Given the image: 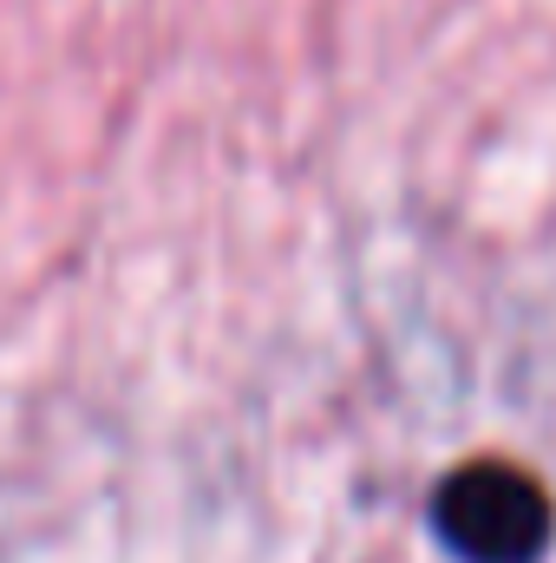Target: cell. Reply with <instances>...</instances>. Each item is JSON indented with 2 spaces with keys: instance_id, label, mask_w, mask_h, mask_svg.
<instances>
[{
  "instance_id": "1",
  "label": "cell",
  "mask_w": 556,
  "mask_h": 563,
  "mask_svg": "<svg viewBox=\"0 0 556 563\" xmlns=\"http://www.w3.org/2000/svg\"><path fill=\"white\" fill-rule=\"evenodd\" d=\"M432 525L465 563H537L551 551L556 511L551 492L524 465L471 459L438 485Z\"/></svg>"
}]
</instances>
